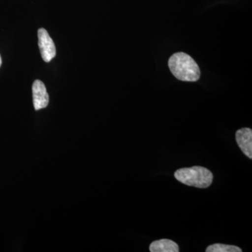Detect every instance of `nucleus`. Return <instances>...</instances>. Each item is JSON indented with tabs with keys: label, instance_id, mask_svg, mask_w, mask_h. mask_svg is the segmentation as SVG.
I'll return each mask as SVG.
<instances>
[{
	"label": "nucleus",
	"instance_id": "1",
	"mask_svg": "<svg viewBox=\"0 0 252 252\" xmlns=\"http://www.w3.org/2000/svg\"><path fill=\"white\" fill-rule=\"evenodd\" d=\"M170 72L179 80L195 82L200 77L198 64L193 58L184 52L172 55L168 61Z\"/></svg>",
	"mask_w": 252,
	"mask_h": 252
},
{
	"label": "nucleus",
	"instance_id": "2",
	"mask_svg": "<svg viewBox=\"0 0 252 252\" xmlns=\"http://www.w3.org/2000/svg\"><path fill=\"white\" fill-rule=\"evenodd\" d=\"M175 177L184 185L199 189L210 187L213 181L212 172L201 166L179 169L175 172Z\"/></svg>",
	"mask_w": 252,
	"mask_h": 252
},
{
	"label": "nucleus",
	"instance_id": "3",
	"mask_svg": "<svg viewBox=\"0 0 252 252\" xmlns=\"http://www.w3.org/2000/svg\"><path fill=\"white\" fill-rule=\"evenodd\" d=\"M38 44L43 60L46 63L50 62L56 56V46L49 33L44 28L38 31Z\"/></svg>",
	"mask_w": 252,
	"mask_h": 252
},
{
	"label": "nucleus",
	"instance_id": "4",
	"mask_svg": "<svg viewBox=\"0 0 252 252\" xmlns=\"http://www.w3.org/2000/svg\"><path fill=\"white\" fill-rule=\"evenodd\" d=\"M33 104L35 110L45 108L49 102L46 86L40 80H35L32 85Z\"/></svg>",
	"mask_w": 252,
	"mask_h": 252
},
{
	"label": "nucleus",
	"instance_id": "5",
	"mask_svg": "<svg viewBox=\"0 0 252 252\" xmlns=\"http://www.w3.org/2000/svg\"><path fill=\"white\" fill-rule=\"evenodd\" d=\"M237 144L244 154L249 158H252V130L251 128L244 127L235 134Z\"/></svg>",
	"mask_w": 252,
	"mask_h": 252
},
{
	"label": "nucleus",
	"instance_id": "6",
	"mask_svg": "<svg viewBox=\"0 0 252 252\" xmlns=\"http://www.w3.org/2000/svg\"><path fill=\"white\" fill-rule=\"evenodd\" d=\"M151 252H179V246L175 242L168 239L156 240L150 245Z\"/></svg>",
	"mask_w": 252,
	"mask_h": 252
},
{
	"label": "nucleus",
	"instance_id": "7",
	"mask_svg": "<svg viewBox=\"0 0 252 252\" xmlns=\"http://www.w3.org/2000/svg\"><path fill=\"white\" fill-rule=\"evenodd\" d=\"M206 252H242L243 250L234 245H223V244H214L210 245L205 250Z\"/></svg>",
	"mask_w": 252,
	"mask_h": 252
},
{
	"label": "nucleus",
	"instance_id": "8",
	"mask_svg": "<svg viewBox=\"0 0 252 252\" xmlns=\"http://www.w3.org/2000/svg\"><path fill=\"white\" fill-rule=\"evenodd\" d=\"M1 63H2V61H1V56H0V67H1Z\"/></svg>",
	"mask_w": 252,
	"mask_h": 252
}]
</instances>
